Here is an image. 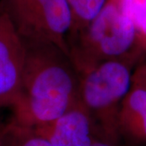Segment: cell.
I'll return each instance as SVG.
<instances>
[{
    "mask_svg": "<svg viewBox=\"0 0 146 146\" xmlns=\"http://www.w3.org/2000/svg\"><path fill=\"white\" fill-rule=\"evenodd\" d=\"M133 69L123 61H110L80 76V98L94 120L99 139L116 145L120 146V106L131 87Z\"/></svg>",
    "mask_w": 146,
    "mask_h": 146,
    "instance_id": "obj_3",
    "label": "cell"
},
{
    "mask_svg": "<svg viewBox=\"0 0 146 146\" xmlns=\"http://www.w3.org/2000/svg\"><path fill=\"white\" fill-rule=\"evenodd\" d=\"M146 59V38L140 42L132 54V63L136 67L137 64Z\"/></svg>",
    "mask_w": 146,
    "mask_h": 146,
    "instance_id": "obj_12",
    "label": "cell"
},
{
    "mask_svg": "<svg viewBox=\"0 0 146 146\" xmlns=\"http://www.w3.org/2000/svg\"><path fill=\"white\" fill-rule=\"evenodd\" d=\"M71 11L68 37L76 35L92 22L104 7L107 0H67Z\"/></svg>",
    "mask_w": 146,
    "mask_h": 146,
    "instance_id": "obj_8",
    "label": "cell"
},
{
    "mask_svg": "<svg viewBox=\"0 0 146 146\" xmlns=\"http://www.w3.org/2000/svg\"><path fill=\"white\" fill-rule=\"evenodd\" d=\"M25 47L10 18L0 11V107H11L19 96Z\"/></svg>",
    "mask_w": 146,
    "mask_h": 146,
    "instance_id": "obj_5",
    "label": "cell"
},
{
    "mask_svg": "<svg viewBox=\"0 0 146 146\" xmlns=\"http://www.w3.org/2000/svg\"><path fill=\"white\" fill-rule=\"evenodd\" d=\"M90 146H119L116 145L115 144H112V143H110L107 141H102V140H98V141H94V143L91 145Z\"/></svg>",
    "mask_w": 146,
    "mask_h": 146,
    "instance_id": "obj_13",
    "label": "cell"
},
{
    "mask_svg": "<svg viewBox=\"0 0 146 146\" xmlns=\"http://www.w3.org/2000/svg\"><path fill=\"white\" fill-rule=\"evenodd\" d=\"M33 130L52 146H90L100 140L94 120L80 98L55 119Z\"/></svg>",
    "mask_w": 146,
    "mask_h": 146,
    "instance_id": "obj_6",
    "label": "cell"
},
{
    "mask_svg": "<svg viewBox=\"0 0 146 146\" xmlns=\"http://www.w3.org/2000/svg\"><path fill=\"white\" fill-rule=\"evenodd\" d=\"M23 42L25 68L11 120L34 128L55 119L80 98V76L70 56L56 45L43 41Z\"/></svg>",
    "mask_w": 146,
    "mask_h": 146,
    "instance_id": "obj_1",
    "label": "cell"
},
{
    "mask_svg": "<svg viewBox=\"0 0 146 146\" xmlns=\"http://www.w3.org/2000/svg\"><path fill=\"white\" fill-rule=\"evenodd\" d=\"M0 11L23 40L53 43L69 55L71 11L67 0H3Z\"/></svg>",
    "mask_w": 146,
    "mask_h": 146,
    "instance_id": "obj_4",
    "label": "cell"
},
{
    "mask_svg": "<svg viewBox=\"0 0 146 146\" xmlns=\"http://www.w3.org/2000/svg\"><path fill=\"white\" fill-rule=\"evenodd\" d=\"M1 128V127H0ZM0 146H1V141H0Z\"/></svg>",
    "mask_w": 146,
    "mask_h": 146,
    "instance_id": "obj_14",
    "label": "cell"
},
{
    "mask_svg": "<svg viewBox=\"0 0 146 146\" xmlns=\"http://www.w3.org/2000/svg\"><path fill=\"white\" fill-rule=\"evenodd\" d=\"M119 141L130 146H146V90L131 87L120 106Z\"/></svg>",
    "mask_w": 146,
    "mask_h": 146,
    "instance_id": "obj_7",
    "label": "cell"
},
{
    "mask_svg": "<svg viewBox=\"0 0 146 146\" xmlns=\"http://www.w3.org/2000/svg\"><path fill=\"white\" fill-rule=\"evenodd\" d=\"M134 25L136 31L135 47L146 38V0H109ZM135 49V48H134Z\"/></svg>",
    "mask_w": 146,
    "mask_h": 146,
    "instance_id": "obj_10",
    "label": "cell"
},
{
    "mask_svg": "<svg viewBox=\"0 0 146 146\" xmlns=\"http://www.w3.org/2000/svg\"><path fill=\"white\" fill-rule=\"evenodd\" d=\"M131 87L146 90V59L137 64L133 69Z\"/></svg>",
    "mask_w": 146,
    "mask_h": 146,
    "instance_id": "obj_11",
    "label": "cell"
},
{
    "mask_svg": "<svg viewBox=\"0 0 146 146\" xmlns=\"http://www.w3.org/2000/svg\"><path fill=\"white\" fill-rule=\"evenodd\" d=\"M1 146H52L33 128L18 125L11 120L0 128Z\"/></svg>",
    "mask_w": 146,
    "mask_h": 146,
    "instance_id": "obj_9",
    "label": "cell"
},
{
    "mask_svg": "<svg viewBox=\"0 0 146 146\" xmlns=\"http://www.w3.org/2000/svg\"><path fill=\"white\" fill-rule=\"evenodd\" d=\"M136 31L132 22L107 0L88 26L68 38L69 56L79 76L110 61L132 63Z\"/></svg>",
    "mask_w": 146,
    "mask_h": 146,
    "instance_id": "obj_2",
    "label": "cell"
}]
</instances>
